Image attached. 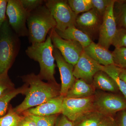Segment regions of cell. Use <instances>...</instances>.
Segmentation results:
<instances>
[{
    "mask_svg": "<svg viewBox=\"0 0 126 126\" xmlns=\"http://www.w3.org/2000/svg\"><path fill=\"white\" fill-rule=\"evenodd\" d=\"M22 78L28 84V88L24 100L14 109L18 114L60 95V89L58 84L45 82L38 75L32 73L23 76Z\"/></svg>",
    "mask_w": 126,
    "mask_h": 126,
    "instance_id": "6da1fadb",
    "label": "cell"
},
{
    "mask_svg": "<svg viewBox=\"0 0 126 126\" xmlns=\"http://www.w3.org/2000/svg\"><path fill=\"white\" fill-rule=\"evenodd\" d=\"M54 48L51 38L48 35L44 42L32 44L27 47L25 53L30 58L38 62L40 70L38 75L41 79L57 83L54 77L56 66L53 54Z\"/></svg>",
    "mask_w": 126,
    "mask_h": 126,
    "instance_id": "7a4b0ae2",
    "label": "cell"
},
{
    "mask_svg": "<svg viewBox=\"0 0 126 126\" xmlns=\"http://www.w3.org/2000/svg\"><path fill=\"white\" fill-rule=\"evenodd\" d=\"M27 24L29 41L32 44L45 41L47 34L56 26L49 10L44 4L30 13Z\"/></svg>",
    "mask_w": 126,
    "mask_h": 126,
    "instance_id": "3957f363",
    "label": "cell"
},
{
    "mask_svg": "<svg viewBox=\"0 0 126 126\" xmlns=\"http://www.w3.org/2000/svg\"><path fill=\"white\" fill-rule=\"evenodd\" d=\"M20 40L6 19L0 28V75L8 73L20 48Z\"/></svg>",
    "mask_w": 126,
    "mask_h": 126,
    "instance_id": "277c9868",
    "label": "cell"
},
{
    "mask_svg": "<svg viewBox=\"0 0 126 126\" xmlns=\"http://www.w3.org/2000/svg\"><path fill=\"white\" fill-rule=\"evenodd\" d=\"M44 3L56 21L55 29L63 31L75 26L78 15L71 9L67 1L47 0Z\"/></svg>",
    "mask_w": 126,
    "mask_h": 126,
    "instance_id": "5b68a950",
    "label": "cell"
},
{
    "mask_svg": "<svg viewBox=\"0 0 126 126\" xmlns=\"http://www.w3.org/2000/svg\"><path fill=\"white\" fill-rule=\"evenodd\" d=\"M30 13L23 7L20 0H8L6 14L8 22L19 37L28 36L26 24Z\"/></svg>",
    "mask_w": 126,
    "mask_h": 126,
    "instance_id": "8992f818",
    "label": "cell"
},
{
    "mask_svg": "<svg viewBox=\"0 0 126 126\" xmlns=\"http://www.w3.org/2000/svg\"><path fill=\"white\" fill-rule=\"evenodd\" d=\"M54 48L59 50L66 62L75 66L83 52V48L79 43L62 38L55 29L48 33Z\"/></svg>",
    "mask_w": 126,
    "mask_h": 126,
    "instance_id": "52a82bcc",
    "label": "cell"
},
{
    "mask_svg": "<svg viewBox=\"0 0 126 126\" xmlns=\"http://www.w3.org/2000/svg\"><path fill=\"white\" fill-rule=\"evenodd\" d=\"M95 95L82 98L64 97L62 105V113L74 122L86 113L94 110Z\"/></svg>",
    "mask_w": 126,
    "mask_h": 126,
    "instance_id": "ba28073f",
    "label": "cell"
},
{
    "mask_svg": "<svg viewBox=\"0 0 126 126\" xmlns=\"http://www.w3.org/2000/svg\"><path fill=\"white\" fill-rule=\"evenodd\" d=\"M94 110L106 116H112L119 111L126 109V99L112 94L103 93L96 96L94 102Z\"/></svg>",
    "mask_w": 126,
    "mask_h": 126,
    "instance_id": "9c48e42d",
    "label": "cell"
},
{
    "mask_svg": "<svg viewBox=\"0 0 126 126\" xmlns=\"http://www.w3.org/2000/svg\"><path fill=\"white\" fill-rule=\"evenodd\" d=\"M116 1L112 0L108 7L103 17L102 22L99 30L98 44L108 49L117 29L114 14V6Z\"/></svg>",
    "mask_w": 126,
    "mask_h": 126,
    "instance_id": "30bf717a",
    "label": "cell"
},
{
    "mask_svg": "<svg viewBox=\"0 0 126 126\" xmlns=\"http://www.w3.org/2000/svg\"><path fill=\"white\" fill-rule=\"evenodd\" d=\"M102 66L83 51L74 66V75L76 79H82L88 83L92 84L94 75L98 72L101 71Z\"/></svg>",
    "mask_w": 126,
    "mask_h": 126,
    "instance_id": "8fae6325",
    "label": "cell"
},
{
    "mask_svg": "<svg viewBox=\"0 0 126 126\" xmlns=\"http://www.w3.org/2000/svg\"><path fill=\"white\" fill-rule=\"evenodd\" d=\"M53 54L61 77L60 95L65 97L76 79L73 74L74 66L66 62L57 48H54Z\"/></svg>",
    "mask_w": 126,
    "mask_h": 126,
    "instance_id": "7c38bea8",
    "label": "cell"
},
{
    "mask_svg": "<svg viewBox=\"0 0 126 126\" xmlns=\"http://www.w3.org/2000/svg\"><path fill=\"white\" fill-rule=\"evenodd\" d=\"M102 20V17L93 8L77 16L75 26L90 37L99 31Z\"/></svg>",
    "mask_w": 126,
    "mask_h": 126,
    "instance_id": "4fadbf2b",
    "label": "cell"
},
{
    "mask_svg": "<svg viewBox=\"0 0 126 126\" xmlns=\"http://www.w3.org/2000/svg\"><path fill=\"white\" fill-rule=\"evenodd\" d=\"M64 97L59 95L35 107L27 109L22 113L24 116L30 115L46 116L58 115L62 113V105Z\"/></svg>",
    "mask_w": 126,
    "mask_h": 126,
    "instance_id": "5bb4252c",
    "label": "cell"
},
{
    "mask_svg": "<svg viewBox=\"0 0 126 126\" xmlns=\"http://www.w3.org/2000/svg\"><path fill=\"white\" fill-rule=\"evenodd\" d=\"M83 50L90 58L101 65L114 64L112 52L98 44L93 41Z\"/></svg>",
    "mask_w": 126,
    "mask_h": 126,
    "instance_id": "9a60e30c",
    "label": "cell"
},
{
    "mask_svg": "<svg viewBox=\"0 0 126 126\" xmlns=\"http://www.w3.org/2000/svg\"><path fill=\"white\" fill-rule=\"evenodd\" d=\"M58 35L62 38L78 42L83 48H86L93 42L91 38L75 26L68 27L64 31L58 30L55 28Z\"/></svg>",
    "mask_w": 126,
    "mask_h": 126,
    "instance_id": "2e32d148",
    "label": "cell"
},
{
    "mask_svg": "<svg viewBox=\"0 0 126 126\" xmlns=\"http://www.w3.org/2000/svg\"><path fill=\"white\" fill-rule=\"evenodd\" d=\"M95 89L93 84L82 79H76L65 97L74 98H82L94 95Z\"/></svg>",
    "mask_w": 126,
    "mask_h": 126,
    "instance_id": "e0dca14e",
    "label": "cell"
},
{
    "mask_svg": "<svg viewBox=\"0 0 126 126\" xmlns=\"http://www.w3.org/2000/svg\"><path fill=\"white\" fill-rule=\"evenodd\" d=\"M93 85L94 88L116 93L119 90L112 79L102 71H99L94 75Z\"/></svg>",
    "mask_w": 126,
    "mask_h": 126,
    "instance_id": "ac0fdd59",
    "label": "cell"
},
{
    "mask_svg": "<svg viewBox=\"0 0 126 126\" xmlns=\"http://www.w3.org/2000/svg\"><path fill=\"white\" fill-rule=\"evenodd\" d=\"M106 116L96 110L86 113L73 122L74 126H98Z\"/></svg>",
    "mask_w": 126,
    "mask_h": 126,
    "instance_id": "d6986e66",
    "label": "cell"
},
{
    "mask_svg": "<svg viewBox=\"0 0 126 126\" xmlns=\"http://www.w3.org/2000/svg\"><path fill=\"white\" fill-rule=\"evenodd\" d=\"M120 68L115 64L102 66L101 71L106 73L115 82L118 89L123 94L126 99V84L119 77Z\"/></svg>",
    "mask_w": 126,
    "mask_h": 126,
    "instance_id": "ffe728a7",
    "label": "cell"
},
{
    "mask_svg": "<svg viewBox=\"0 0 126 126\" xmlns=\"http://www.w3.org/2000/svg\"><path fill=\"white\" fill-rule=\"evenodd\" d=\"M28 88L26 83L22 87L10 91L0 97V117L3 116L7 111L8 105L11 99L18 94H25Z\"/></svg>",
    "mask_w": 126,
    "mask_h": 126,
    "instance_id": "44dd1931",
    "label": "cell"
},
{
    "mask_svg": "<svg viewBox=\"0 0 126 126\" xmlns=\"http://www.w3.org/2000/svg\"><path fill=\"white\" fill-rule=\"evenodd\" d=\"M24 117L10 108L7 114L0 117V126H19Z\"/></svg>",
    "mask_w": 126,
    "mask_h": 126,
    "instance_id": "7402d4cb",
    "label": "cell"
},
{
    "mask_svg": "<svg viewBox=\"0 0 126 126\" xmlns=\"http://www.w3.org/2000/svg\"><path fill=\"white\" fill-rule=\"evenodd\" d=\"M114 14L117 23L126 29V1H116Z\"/></svg>",
    "mask_w": 126,
    "mask_h": 126,
    "instance_id": "603a6c76",
    "label": "cell"
},
{
    "mask_svg": "<svg viewBox=\"0 0 126 126\" xmlns=\"http://www.w3.org/2000/svg\"><path fill=\"white\" fill-rule=\"evenodd\" d=\"M67 1L71 9L77 15L93 8L91 0H69Z\"/></svg>",
    "mask_w": 126,
    "mask_h": 126,
    "instance_id": "cb8c5ba5",
    "label": "cell"
},
{
    "mask_svg": "<svg viewBox=\"0 0 126 126\" xmlns=\"http://www.w3.org/2000/svg\"><path fill=\"white\" fill-rule=\"evenodd\" d=\"M114 64L121 69H126V48H116L112 52Z\"/></svg>",
    "mask_w": 126,
    "mask_h": 126,
    "instance_id": "d4e9b609",
    "label": "cell"
},
{
    "mask_svg": "<svg viewBox=\"0 0 126 126\" xmlns=\"http://www.w3.org/2000/svg\"><path fill=\"white\" fill-rule=\"evenodd\" d=\"M28 116L35 122L36 126H54L58 117L57 115L46 116L35 115Z\"/></svg>",
    "mask_w": 126,
    "mask_h": 126,
    "instance_id": "484cf974",
    "label": "cell"
},
{
    "mask_svg": "<svg viewBox=\"0 0 126 126\" xmlns=\"http://www.w3.org/2000/svg\"><path fill=\"white\" fill-rule=\"evenodd\" d=\"M14 89V83L9 78L8 73L0 75V97Z\"/></svg>",
    "mask_w": 126,
    "mask_h": 126,
    "instance_id": "4316f807",
    "label": "cell"
},
{
    "mask_svg": "<svg viewBox=\"0 0 126 126\" xmlns=\"http://www.w3.org/2000/svg\"><path fill=\"white\" fill-rule=\"evenodd\" d=\"M111 45L116 48H126V29L122 28L117 29L112 42Z\"/></svg>",
    "mask_w": 126,
    "mask_h": 126,
    "instance_id": "83f0119b",
    "label": "cell"
},
{
    "mask_svg": "<svg viewBox=\"0 0 126 126\" xmlns=\"http://www.w3.org/2000/svg\"><path fill=\"white\" fill-rule=\"evenodd\" d=\"M94 9L102 17H103L108 7L112 0H91Z\"/></svg>",
    "mask_w": 126,
    "mask_h": 126,
    "instance_id": "f1b7e54d",
    "label": "cell"
},
{
    "mask_svg": "<svg viewBox=\"0 0 126 126\" xmlns=\"http://www.w3.org/2000/svg\"><path fill=\"white\" fill-rule=\"evenodd\" d=\"M23 7L31 12L44 4L45 0H20Z\"/></svg>",
    "mask_w": 126,
    "mask_h": 126,
    "instance_id": "f546056e",
    "label": "cell"
},
{
    "mask_svg": "<svg viewBox=\"0 0 126 126\" xmlns=\"http://www.w3.org/2000/svg\"><path fill=\"white\" fill-rule=\"evenodd\" d=\"M8 0H0V28L6 20V16Z\"/></svg>",
    "mask_w": 126,
    "mask_h": 126,
    "instance_id": "4dcf8cb0",
    "label": "cell"
},
{
    "mask_svg": "<svg viewBox=\"0 0 126 126\" xmlns=\"http://www.w3.org/2000/svg\"><path fill=\"white\" fill-rule=\"evenodd\" d=\"M54 126H74L73 122L63 115L58 117Z\"/></svg>",
    "mask_w": 126,
    "mask_h": 126,
    "instance_id": "1f68e13d",
    "label": "cell"
},
{
    "mask_svg": "<svg viewBox=\"0 0 126 126\" xmlns=\"http://www.w3.org/2000/svg\"><path fill=\"white\" fill-rule=\"evenodd\" d=\"M98 126H118V124L112 116H106Z\"/></svg>",
    "mask_w": 126,
    "mask_h": 126,
    "instance_id": "d6a6232c",
    "label": "cell"
},
{
    "mask_svg": "<svg viewBox=\"0 0 126 126\" xmlns=\"http://www.w3.org/2000/svg\"><path fill=\"white\" fill-rule=\"evenodd\" d=\"M25 126H36V123L29 116H25L21 122Z\"/></svg>",
    "mask_w": 126,
    "mask_h": 126,
    "instance_id": "836d02e7",
    "label": "cell"
},
{
    "mask_svg": "<svg viewBox=\"0 0 126 126\" xmlns=\"http://www.w3.org/2000/svg\"><path fill=\"white\" fill-rule=\"evenodd\" d=\"M118 126H126V111H122L119 117Z\"/></svg>",
    "mask_w": 126,
    "mask_h": 126,
    "instance_id": "e575fe53",
    "label": "cell"
},
{
    "mask_svg": "<svg viewBox=\"0 0 126 126\" xmlns=\"http://www.w3.org/2000/svg\"><path fill=\"white\" fill-rule=\"evenodd\" d=\"M119 77L126 84V69H120Z\"/></svg>",
    "mask_w": 126,
    "mask_h": 126,
    "instance_id": "d590c367",
    "label": "cell"
},
{
    "mask_svg": "<svg viewBox=\"0 0 126 126\" xmlns=\"http://www.w3.org/2000/svg\"><path fill=\"white\" fill-rule=\"evenodd\" d=\"M19 126H25L24 125H23V124H22L20 122V124L19 125Z\"/></svg>",
    "mask_w": 126,
    "mask_h": 126,
    "instance_id": "8d00e7d4",
    "label": "cell"
}]
</instances>
